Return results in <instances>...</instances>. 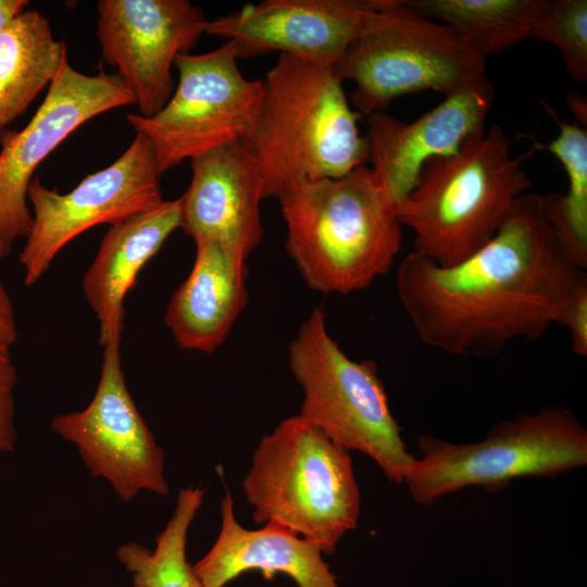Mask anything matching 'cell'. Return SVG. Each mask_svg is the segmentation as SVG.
I'll return each instance as SVG.
<instances>
[{"mask_svg":"<svg viewBox=\"0 0 587 587\" xmlns=\"http://www.w3.org/2000/svg\"><path fill=\"white\" fill-rule=\"evenodd\" d=\"M585 280L586 271L559 248L541 195L529 191L491 240L466 259L440 266L412 251L396 274L399 300L419 338L434 349L474 358L542 337Z\"/></svg>","mask_w":587,"mask_h":587,"instance_id":"1","label":"cell"},{"mask_svg":"<svg viewBox=\"0 0 587 587\" xmlns=\"http://www.w3.org/2000/svg\"><path fill=\"white\" fill-rule=\"evenodd\" d=\"M359 116L334 67L279 54L262 80L259 108L242 138L259 167L264 199L365 165Z\"/></svg>","mask_w":587,"mask_h":587,"instance_id":"2","label":"cell"},{"mask_svg":"<svg viewBox=\"0 0 587 587\" xmlns=\"http://www.w3.org/2000/svg\"><path fill=\"white\" fill-rule=\"evenodd\" d=\"M278 200L286 249L312 289L349 295L366 289L392 267L402 226L370 166L301 182Z\"/></svg>","mask_w":587,"mask_h":587,"instance_id":"3","label":"cell"},{"mask_svg":"<svg viewBox=\"0 0 587 587\" xmlns=\"http://www.w3.org/2000/svg\"><path fill=\"white\" fill-rule=\"evenodd\" d=\"M499 125L458 152L428 161L397 205L401 226L414 234L413 251L440 266L466 259L497 234L532 182L513 158Z\"/></svg>","mask_w":587,"mask_h":587,"instance_id":"4","label":"cell"},{"mask_svg":"<svg viewBox=\"0 0 587 587\" xmlns=\"http://www.w3.org/2000/svg\"><path fill=\"white\" fill-rule=\"evenodd\" d=\"M242 490L257 524H276L334 553L358 525L360 489L349 451L301 415L260 441Z\"/></svg>","mask_w":587,"mask_h":587,"instance_id":"5","label":"cell"},{"mask_svg":"<svg viewBox=\"0 0 587 587\" xmlns=\"http://www.w3.org/2000/svg\"><path fill=\"white\" fill-rule=\"evenodd\" d=\"M486 58L449 26L423 17L400 0H378L334 66L354 89L361 115L384 111L396 98L434 90L445 96L485 75Z\"/></svg>","mask_w":587,"mask_h":587,"instance_id":"6","label":"cell"},{"mask_svg":"<svg viewBox=\"0 0 587 587\" xmlns=\"http://www.w3.org/2000/svg\"><path fill=\"white\" fill-rule=\"evenodd\" d=\"M417 446L421 458L404 483L420 504L466 487L495 491L515 478H553L587 464V430L562 407L498 422L479 441L457 444L424 434Z\"/></svg>","mask_w":587,"mask_h":587,"instance_id":"7","label":"cell"},{"mask_svg":"<svg viewBox=\"0 0 587 587\" xmlns=\"http://www.w3.org/2000/svg\"><path fill=\"white\" fill-rule=\"evenodd\" d=\"M289 366L302 388L300 414L347 451L369 455L396 484L414 463L372 360L349 358L314 309L289 346Z\"/></svg>","mask_w":587,"mask_h":587,"instance_id":"8","label":"cell"},{"mask_svg":"<svg viewBox=\"0 0 587 587\" xmlns=\"http://www.w3.org/2000/svg\"><path fill=\"white\" fill-rule=\"evenodd\" d=\"M232 41L201 54H179L174 62L177 85L154 115L127 114L145 136L161 175L183 161L242 139L262 96V80L246 78Z\"/></svg>","mask_w":587,"mask_h":587,"instance_id":"9","label":"cell"},{"mask_svg":"<svg viewBox=\"0 0 587 587\" xmlns=\"http://www.w3.org/2000/svg\"><path fill=\"white\" fill-rule=\"evenodd\" d=\"M161 176L149 140L136 134L120 158L87 175L66 193L34 177L27 191L33 224L20 253L25 285L39 280L59 252L78 235L162 203Z\"/></svg>","mask_w":587,"mask_h":587,"instance_id":"10","label":"cell"},{"mask_svg":"<svg viewBox=\"0 0 587 587\" xmlns=\"http://www.w3.org/2000/svg\"><path fill=\"white\" fill-rule=\"evenodd\" d=\"M135 98L121 77L100 70L87 75L64 58L48 92L20 132L0 133V261L33 224L27 191L39 164L79 126Z\"/></svg>","mask_w":587,"mask_h":587,"instance_id":"11","label":"cell"},{"mask_svg":"<svg viewBox=\"0 0 587 587\" xmlns=\"http://www.w3.org/2000/svg\"><path fill=\"white\" fill-rule=\"evenodd\" d=\"M121 335L102 347L100 379L82 411L59 414L51 429L74 444L92 477L108 480L123 502L141 490L168 494L164 451L139 413L121 363Z\"/></svg>","mask_w":587,"mask_h":587,"instance_id":"12","label":"cell"},{"mask_svg":"<svg viewBox=\"0 0 587 587\" xmlns=\"http://www.w3.org/2000/svg\"><path fill=\"white\" fill-rule=\"evenodd\" d=\"M97 9L104 61L132 91L139 115H154L175 89V59L189 53L208 20L187 0H101Z\"/></svg>","mask_w":587,"mask_h":587,"instance_id":"13","label":"cell"},{"mask_svg":"<svg viewBox=\"0 0 587 587\" xmlns=\"http://www.w3.org/2000/svg\"><path fill=\"white\" fill-rule=\"evenodd\" d=\"M495 89L486 75L446 95L444 101L405 123L377 111L367 115V161L373 176L397 205L413 189L422 168L435 159L458 152L487 130Z\"/></svg>","mask_w":587,"mask_h":587,"instance_id":"14","label":"cell"},{"mask_svg":"<svg viewBox=\"0 0 587 587\" xmlns=\"http://www.w3.org/2000/svg\"><path fill=\"white\" fill-rule=\"evenodd\" d=\"M378 0H265L207 21L204 34L232 41L237 59L274 51L334 67Z\"/></svg>","mask_w":587,"mask_h":587,"instance_id":"15","label":"cell"},{"mask_svg":"<svg viewBox=\"0 0 587 587\" xmlns=\"http://www.w3.org/2000/svg\"><path fill=\"white\" fill-rule=\"evenodd\" d=\"M190 161L191 182L179 197L180 228L195 241H214L248 258L263 237L260 204L264 199L249 148L239 139Z\"/></svg>","mask_w":587,"mask_h":587,"instance_id":"16","label":"cell"},{"mask_svg":"<svg viewBox=\"0 0 587 587\" xmlns=\"http://www.w3.org/2000/svg\"><path fill=\"white\" fill-rule=\"evenodd\" d=\"M322 554L315 542L279 525L242 527L226 491L218 536L192 569L202 587H224L248 571H260L266 580L287 575L298 587H341Z\"/></svg>","mask_w":587,"mask_h":587,"instance_id":"17","label":"cell"},{"mask_svg":"<svg viewBox=\"0 0 587 587\" xmlns=\"http://www.w3.org/2000/svg\"><path fill=\"white\" fill-rule=\"evenodd\" d=\"M195 243L191 272L173 294L165 324L182 349L211 354L248 302L247 257L214 241Z\"/></svg>","mask_w":587,"mask_h":587,"instance_id":"18","label":"cell"},{"mask_svg":"<svg viewBox=\"0 0 587 587\" xmlns=\"http://www.w3.org/2000/svg\"><path fill=\"white\" fill-rule=\"evenodd\" d=\"M180 225L177 198L111 225L103 236L83 277L84 295L99 322L102 347L114 335H122L124 299L139 271Z\"/></svg>","mask_w":587,"mask_h":587,"instance_id":"19","label":"cell"},{"mask_svg":"<svg viewBox=\"0 0 587 587\" xmlns=\"http://www.w3.org/2000/svg\"><path fill=\"white\" fill-rule=\"evenodd\" d=\"M66 55L38 11L22 12L0 32V129L50 86Z\"/></svg>","mask_w":587,"mask_h":587,"instance_id":"20","label":"cell"},{"mask_svg":"<svg viewBox=\"0 0 587 587\" xmlns=\"http://www.w3.org/2000/svg\"><path fill=\"white\" fill-rule=\"evenodd\" d=\"M423 17L442 23L487 59L532 38L547 0H405Z\"/></svg>","mask_w":587,"mask_h":587,"instance_id":"21","label":"cell"},{"mask_svg":"<svg viewBox=\"0 0 587 587\" xmlns=\"http://www.w3.org/2000/svg\"><path fill=\"white\" fill-rule=\"evenodd\" d=\"M563 165L565 193L541 195L546 220L563 254L587 268V130L577 122L560 123L559 135L544 147Z\"/></svg>","mask_w":587,"mask_h":587,"instance_id":"22","label":"cell"},{"mask_svg":"<svg viewBox=\"0 0 587 587\" xmlns=\"http://www.w3.org/2000/svg\"><path fill=\"white\" fill-rule=\"evenodd\" d=\"M203 500L200 487L179 490L174 512L150 550L129 541L116 550L133 587H202L186 557L187 534Z\"/></svg>","mask_w":587,"mask_h":587,"instance_id":"23","label":"cell"},{"mask_svg":"<svg viewBox=\"0 0 587 587\" xmlns=\"http://www.w3.org/2000/svg\"><path fill=\"white\" fill-rule=\"evenodd\" d=\"M532 38L554 45L571 77L587 82L586 0H547Z\"/></svg>","mask_w":587,"mask_h":587,"instance_id":"24","label":"cell"},{"mask_svg":"<svg viewBox=\"0 0 587 587\" xmlns=\"http://www.w3.org/2000/svg\"><path fill=\"white\" fill-rule=\"evenodd\" d=\"M0 344V452H11L17 441L14 388L17 371L10 351Z\"/></svg>","mask_w":587,"mask_h":587,"instance_id":"25","label":"cell"},{"mask_svg":"<svg viewBox=\"0 0 587 587\" xmlns=\"http://www.w3.org/2000/svg\"><path fill=\"white\" fill-rule=\"evenodd\" d=\"M557 324L567 328L574 354L587 357V280L580 283L566 299Z\"/></svg>","mask_w":587,"mask_h":587,"instance_id":"26","label":"cell"},{"mask_svg":"<svg viewBox=\"0 0 587 587\" xmlns=\"http://www.w3.org/2000/svg\"><path fill=\"white\" fill-rule=\"evenodd\" d=\"M17 335L13 303L0 279V344L12 347Z\"/></svg>","mask_w":587,"mask_h":587,"instance_id":"27","label":"cell"},{"mask_svg":"<svg viewBox=\"0 0 587 587\" xmlns=\"http://www.w3.org/2000/svg\"><path fill=\"white\" fill-rule=\"evenodd\" d=\"M26 0H0V32L24 12Z\"/></svg>","mask_w":587,"mask_h":587,"instance_id":"28","label":"cell"},{"mask_svg":"<svg viewBox=\"0 0 587 587\" xmlns=\"http://www.w3.org/2000/svg\"><path fill=\"white\" fill-rule=\"evenodd\" d=\"M567 102L570 105V109L574 113V115L578 118V124L586 128L587 125V103L585 98L582 96L575 93V92H569L567 96Z\"/></svg>","mask_w":587,"mask_h":587,"instance_id":"29","label":"cell"}]
</instances>
